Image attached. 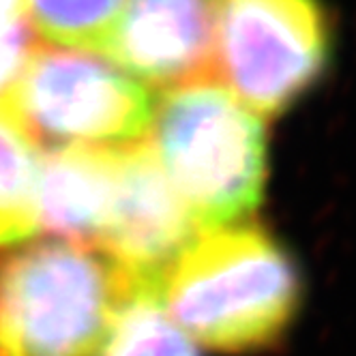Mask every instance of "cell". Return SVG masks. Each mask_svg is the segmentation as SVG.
<instances>
[{
	"instance_id": "cell-1",
	"label": "cell",
	"mask_w": 356,
	"mask_h": 356,
	"mask_svg": "<svg viewBox=\"0 0 356 356\" xmlns=\"http://www.w3.org/2000/svg\"><path fill=\"white\" fill-rule=\"evenodd\" d=\"M159 296L185 333L213 350L273 343L300 302L290 253L256 225L197 232L159 279Z\"/></svg>"
},
{
	"instance_id": "cell-2",
	"label": "cell",
	"mask_w": 356,
	"mask_h": 356,
	"mask_svg": "<svg viewBox=\"0 0 356 356\" xmlns=\"http://www.w3.org/2000/svg\"><path fill=\"white\" fill-rule=\"evenodd\" d=\"M148 136L200 232L258 209L266 183L264 122L215 78L165 88Z\"/></svg>"
},
{
	"instance_id": "cell-3",
	"label": "cell",
	"mask_w": 356,
	"mask_h": 356,
	"mask_svg": "<svg viewBox=\"0 0 356 356\" xmlns=\"http://www.w3.org/2000/svg\"><path fill=\"white\" fill-rule=\"evenodd\" d=\"M131 282L92 247H22L0 264V339L17 356H97Z\"/></svg>"
},
{
	"instance_id": "cell-4",
	"label": "cell",
	"mask_w": 356,
	"mask_h": 356,
	"mask_svg": "<svg viewBox=\"0 0 356 356\" xmlns=\"http://www.w3.org/2000/svg\"><path fill=\"white\" fill-rule=\"evenodd\" d=\"M9 112L35 142L122 148L150 131L148 86L95 52L41 45L26 65Z\"/></svg>"
},
{
	"instance_id": "cell-5",
	"label": "cell",
	"mask_w": 356,
	"mask_h": 356,
	"mask_svg": "<svg viewBox=\"0 0 356 356\" xmlns=\"http://www.w3.org/2000/svg\"><path fill=\"white\" fill-rule=\"evenodd\" d=\"M328 56L320 0H217L213 78L258 116L294 106Z\"/></svg>"
},
{
	"instance_id": "cell-6",
	"label": "cell",
	"mask_w": 356,
	"mask_h": 356,
	"mask_svg": "<svg viewBox=\"0 0 356 356\" xmlns=\"http://www.w3.org/2000/svg\"><path fill=\"white\" fill-rule=\"evenodd\" d=\"M195 227L148 142L122 146L114 209L99 251L131 277L159 282L193 241Z\"/></svg>"
},
{
	"instance_id": "cell-7",
	"label": "cell",
	"mask_w": 356,
	"mask_h": 356,
	"mask_svg": "<svg viewBox=\"0 0 356 356\" xmlns=\"http://www.w3.org/2000/svg\"><path fill=\"white\" fill-rule=\"evenodd\" d=\"M217 0H129L106 47L134 80L181 86L213 78Z\"/></svg>"
},
{
	"instance_id": "cell-8",
	"label": "cell",
	"mask_w": 356,
	"mask_h": 356,
	"mask_svg": "<svg viewBox=\"0 0 356 356\" xmlns=\"http://www.w3.org/2000/svg\"><path fill=\"white\" fill-rule=\"evenodd\" d=\"M118 150L58 146L39 159V227L60 241L101 249L116 193Z\"/></svg>"
},
{
	"instance_id": "cell-9",
	"label": "cell",
	"mask_w": 356,
	"mask_h": 356,
	"mask_svg": "<svg viewBox=\"0 0 356 356\" xmlns=\"http://www.w3.org/2000/svg\"><path fill=\"white\" fill-rule=\"evenodd\" d=\"M97 356H200V352L168 314L159 282L134 277Z\"/></svg>"
},
{
	"instance_id": "cell-10",
	"label": "cell",
	"mask_w": 356,
	"mask_h": 356,
	"mask_svg": "<svg viewBox=\"0 0 356 356\" xmlns=\"http://www.w3.org/2000/svg\"><path fill=\"white\" fill-rule=\"evenodd\" d=\"M39 159L35 140L0 108V245H15L39 230Z\"/></svg>"
},
{
	"instance_id": "cell-11",
	"label": "cell",
	"mask_w": 356,
	"mask_h": 356,
	"mask_svg": "<svg viewBox=\"0 0 356 356\" xmlns=\"http://www.w3.org/2000/svg\"><path fill=\"white\" fill-rule=\"evenodd\" d=\"M129 0H26L31 26L56 47L101 52L118 26Z\"/></svg>"
},
{
	"instance_id": "cell-12",
	"label": "cell",
	"mask_w": 356,
	"mask_h": 356,
	"mask_svg": "<svg viewBox=\"0 0 356 356\" xmlns=\"http://www.w3.org/2000/svg\"><path fill=\"white\" fill-rule=\"evenodd\" d=\"M35 52L29 19L0 29V108L9 110L26 65Z\"/></svg>"
},
{
	"instance_id": "cell-13",
	"label": "cell",
	"mask_w": 356,
	"mask_h": 356,
	"mask_svg": "<svg viewBox=\"0 0 356 356\" xmlns=\"http://www.w3.org/2000/svg\"><path fill=\"white\" fill-rule=\"evenodd\" d=\"M26 19V0H0V29Z\"/></svg>"
},
{
	"instance_id": "cell-14",
	"label": "cell",
	"mask_w": 356,
	"mask_h": 356,
	"mask_svg": "<svg viewBox=\"0 0 356 356\" xmlns=\"http://www.w3.org/2000/svg\"><path fill=\"white\" fill-rule=\"evenodd\" d=\"M0 356H17V354H15L3 339H0Z\"/></svg>"
}]
</instances>
